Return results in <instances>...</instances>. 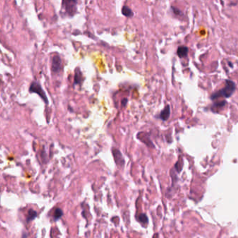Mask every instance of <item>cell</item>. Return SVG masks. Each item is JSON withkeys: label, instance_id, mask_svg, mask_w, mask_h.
Masks as SVG:
<instances>
[{"label": "cell", "instance_id": "obj_3", "mask_svg": "<svg viewBox=\"0 0 238 238\" xmlns=\"http://www.w3.org/2000/svg\"><path fill=\"white\" fill-rule=\"evenodd\" d=\"M76 2L75 1H64L62 6L68 16H72L76 11Z\"/></svg>", "mask_w": 238, "mask_h": 238}, {"label": "cell", "instance_id": "obj_4", "mask_svg": "<svg viewBox=\"0 0 238 238\" xmlns=\"http://www.w3.org/2000/svg\"><path fill=\"white\" fill-rule=\"evenodd\" d=\"M112 155H113L115 162L117 167L122 168V167L124 166L125 161L123 156H122V153L120 152V151L118 150L117 149H112Z\"/></svg>", "mask_w": 238, "mask_h": 238}, {"label": "cell", "instance_id": "obj_16", "mask_svg": "<svg viewBox=\"0 0 238 238\" xmlns=\"http://www.w3.org/2000/svg\"><path fill=\"white\" fill-rule=\"evenodd\" d=\"M127 103V99H124L123 101H122V106H125L126 105V104Z\"/></svg>", "mask_w": 238, "mask_h": 238}, {"label": "cell", "instance_id": "obj_2", "mask_svg": "<svg viewBox=\"0 0 238 238\" xmlns=\"http://www.w3.org/2000/svg\"><path fill=\"white\" fill-rule=\"evenodd\" d=\"M29 91H30L31 92H34L38 94L41 97V99L45 101V103H46V104H48V98L46 97V92H44L43 90L42 89V87H41V86L39 85L38 82H33L31 83L30 88H29Z\"/></svg>", "mask_w": 238, "mask_h": 238}, {"label": "cell", "instance_id": "obj_12", "mask_svg": "<svg viewBox=\"0 0 238 238\" xmlns=\"http://www.w3.org/2000/svg\"><path fill=\"white\" fill-rule=\"evenodd\" d=\"M36 215H37V213H36V211L32 210H29V213H28V217H27V222H30V221L33 220L34 218H36Z\"/></svg>", "mask_w": 238, "mask_h": 238}, {"label": "cell", "instance_id": "obj_1", "mask_svg": "<svg viewBox=\"0 0 238 238\" xmlns=\"http://www.w3.org/2000/svg\"><path fill=\"white\" fill-rule=\"evenodd\" d=\"M235 90V84L233 81L230 80H225V86L222 90L215 92L211 96V99H216L220 97H224L225 98H229L231 97Z\"/></svg>", "mask_w": 238, "mask_h": 238}, {"label": "cell", "instance_id": "obj_14", "mask_svg": "<svg viewBox=\"0 0 238 238\" xmlns=\"http://www.w3.org/2000/svg\"><path fill=\"white\" fill-rule=\"evenodd\" d=\"M62 214H63V212H62V210H60V208H57V209H56L55 211L54 217H55V219H60L61 217H62Z\"/></svg>", "mask_w": 238, "mask_h": 238}, {"label": "cell", "instance_id": "obj_11", "mask_svg": "<svg viewBox=\"0 0 238 238\" xmlns=\"http://www.w3.org/2000/svg\"><path fill=\"white\" fill-rule=\"evenodd\" d=\"M81 81H82V73H81L80 71L78 68L76 71H75L74 82L75 84H80Z\"/></svg>", "mask_w": 238, "mask_h": 238}, {"label": "cell", "instance_id": "obj_8", "mask_svg": "<svg viewBox=\"0 0 238 238\" xmlns=\"http://www.w3.org/2000/svg\"><path fill=\"white\" fill-rule=\"evenodd\" d=\"M122 13L126 17H132L134 16V13L132 10L127 6H124L122 7Z\"/></svg>", "mask_w": 238, "mask_h": 238}, {"label": "cell", "instance_id": "obj_10", "mask_svg": "<svg viewBox=\"0 0 238 238\" xmlns=\"http://www.w3.org/2000/svg\"><path fill=\"white\" fill-rule=\"evenodd\" d=\"M141 136H143V138H140V137H138V138L141 140V141L142 142H143V143L145 144H146L147 145L149 146V147H152V148H154V145L152 144V141L149 140V138H145V135L143 134H139Z\"/></svg>", "mask_w": 238, "mask_h": 238}, {"label": "cell", "instance_id": "obj_9", "mask_svg": "<svg viewBox=\"0 0 238 238\" xmlns=\"http://www.w3.org/2000/svg\"><path fill=\"white\" fill-rule=\"evenodd\" d=\"M138 222L141 223L142 225H146L148 224V219L147 217V216L145 214H141L138 217Z\"/></svg>", "mask_w": 238, "mask_h": 238}, {"label": "cell", "instance_id": "obj_7", "mask_svg": "<svg viewBox=\"0 0 238 238\" xmlns=\"http://www.w3.org/2000/svg\"><path fill=\"white\" fill-rule=\"evenodd\" d=\"M188 52H189V48L187 47H186V46H180V47L178 48V51H177L178 55L179 56V57L180 58L186 57Z\"/></svg>", "mask_w": 238, "mask_h": 238}, {"label": "cell", "instance_id": "obj_5", "mask_svg": "<svg viewBox=\"0 0 238 238\" xmlns=\"http://www.w3.org/2000/svg\"><path fill=\"white\" fill-rule=\"evenodd\" d=\"M62 66V60L60 56L55 55L52 60V71L53 72H58L60 70Z\"/></svg>", "mask_w": 238, "mask_h": 238}, {"label": "cell", "instance_id": "obj_6", "mask_svg": "<svg viewBox=\"0 0 238 238\" xmlns=\"http://www.w3.org/2000/svg\"><path fill=\"white\" fill-rule=\"evenodd\" d=\"M170 106H169V105H167L165 108L161 111L160 115H159V117H160V119H161L162 120H163V121H166V120H168L169 117H170Z\"/></svg>", "mask_w": 238, "mask_h": 238}, {"label": "cell", "instance_id": "obj_13", "mask_svg": "<svg viewBox=\"0 0 238 238\" xmlns=\"http://www.w3.org/2000/svg\"><path fill=\"white\" fill-rule=\"evenodd\" d=\"M226 104V101H219V102H216L212 106V108H222L224 106H225V105Z\"/></svg>", "mask_w": 238, "mask_h": 238}, {"label": "cell", "instance_id": "obj_15", "mask_svg": "<svg viewBox=\"0 0 238 238\" xmlns=\"http://www.w3.org/2000/svg\"><path fill=\"white\" fill-rule=\"evenodd\" d=\"M181 165H182V164L180 163V161H179L178 163L175 164V168L176 170H178V173H180V171L181 170V168H182V166Z\"/></svg>", "mask_w": 238, "mask_h": 238}, {"label": "cell", "instance_id": "obj_17", "mask_svg": "<svg viewBox=\"0 0 238 238\" xmlns=\"http://www.w3.org/2000/svg\"><path fill=\"white\" fill-rule=\"evenodd\" d=\"M153 238H159V234L158 233L154 234V236H153Z\"/></svg>", "mask_w": 238, "mask_h": 238}]
</instances>
